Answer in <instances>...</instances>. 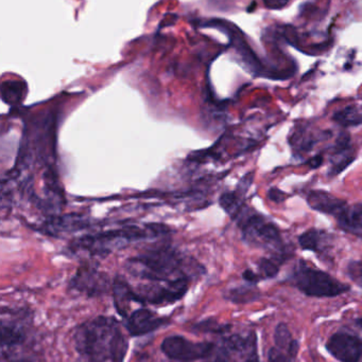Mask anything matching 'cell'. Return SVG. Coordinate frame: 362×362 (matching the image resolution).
I'll return each instance as SVG.
<instances>
[{"instance_id":"cell-1","label":"cell","mask_w":362,"mask_h":362,"mask_svg":"<svg viewBox=\"0 0 362 362\" xmlns=\"http://www.w3.org/2000/svg\"><path fill=\"white\" fill-rule=\"evenodd\" d=\"M74 348L84 362H123L129 340L115 317L98 316L74 329Z\"/></svg>"},{"instance_id":"cell-2","label":"cell","mask_w":362,"mask_h":362,"mask_svg":"<svg viewBox=\"0 0 362 362\" xmlns=\"http://www.w3.org/2000/svg\"><path fill=\"white\" fill-rule=\"evenodd\" d=\"M127 272L148 283H170L203 276L205 269L197 261L169 246L157 247L127 262Z\"/></svg>"},{"instance_id":"cell-3","label":"cell","mask_w":362,"mask_h":362,"mask_svg":"<svg viewBox=\"0 0 362 362\" xmlns=\"http://www.w3.org/2000/svg\"><path fill=\"white\" fill-rule=\"evenodd\" d=\"M167 233V228L159 223H151L145 227L127 226L120 229L82 236L72 245L70 250L74 253H89L91 257H106L113 251L125 248L132 243L159 238Z\"/></svg>"},{"instance_id":"cell-4","label":"cell","mask_w":362,"mask_h":362,"mask_svg":"<svg viewBox=\"0 0 362 362\" xmlns=\"http://www.w3.org/2000/svg\"><path fill=\"white\" fill-rule=\"evenodd\" d=\"M233 219L237 221L242 238L251 246L270 249L276 252V257L286 259L280 229L265 216L244 204Z\"/></svg>"},{"instance_id":"cell-5","label":"cell","mask_w":362,"mask_h":362,"mask_svg":"<svg viewBox=\"0 0 362 362\" xmlns=\"http://www.w3.org/2000/svg\"><path fill=\"white\" fill-rule=\"evenodd\" d=\"M295 288L307 297L334 298L351 291V286L340 282L323 270L300 262L290 276Z\"/></svg>"},{"instance_id":"cell-6","label":"cell","mask_w":362,"mask_h":362,"mask_svg":"<svg viewBox=\"0 0 362 362\" xmlns=\"http://www.w3.org/2000/svg\"><path fill=\"white\" fill-rule=\"evenodd\" d=\"M206 362H261L259 356V344L255 332L247 335H222L216 341L212 357Z\"/></svg>"},{"instance_id":"cell-7","label":"cell","mask_w":362,"mask_h":362,"mask_svg":"<svg viewBox=\"0 0 362 362\" xmlns=\"http://www.w3.org/2000/svg\"><path fill=\"white\" fill-rule=\"evenodd\" d=\"M191 279H180L170 283H147L133 287V303L154 306L171 305L180 301L189 291Z\"/></svg>"},{"instance_id":"cell-8","label":"cell","mask_w":362,"mask_h":362,"mask_svg":"<svg viewBox=\"0 0 362 362\" xmlns=\"http://www.w3.org/2000/svg\"><path fill=\"white\" fill-rule=\"evenodd\" d=\"M216 341L195 342L183 336H169L163 340L161 351L170 361L206 362L214 353Z\"/></svg>"},{"instance_id":"cell-9","label":"cell","mask_w":362,"mask_h":362,"mask_svg":"<svg viewBox=\"0 0 362 362\" xmlns=\"http://www.w3.org/2000/svg\"><path fill=\"white\" fill-rule=\"evenodd\" d=\"M113 283L103 272L91 265H84L77 270L69 282L70 291H76L87 298H97L106 295L112 288Z\"/></svg>"},{"instance_id":"cell-10","label":"cell","mask_w":362,"mask_h":362,"mask_svg":"<svg viewBox=\"0 0 362 362\" xmlns=\"http://www.w3.org/2000/svg\"><path fill=\"white\" fill-rule=\"evenodd\" d=\"M327 352L340 362H359L362 358V338L352 334H334L325 344Z\"/></svg>"},{"instance_id":"cell-11","label":"cell","mask_w":362,"mask_h":362,"mask_svg":"<svg viewBox=\"0 0 362 362\" xmlns=\"http://www.w3.org/2000/svg\"><path fill=\"white\" fill-rule=\"evenodd\" d=\"M171 323L169 317H161L146 308H138L125 318V327L132 337H142Z\"/></svg>"},{"instance_id":"cell-12","label":"cell","mask_w":362,"mask_h":362,"mask_svg":"<svg viewBox=\"0 0 362 362\" xmlns=\"http://www.w3.org/2000/svg\"><path fill=\"white\" fill-rule=\"evenodd\" d=\"M354 160L355 154L352 144H351L350 135L341 133L338 136L335 146L332 150V167L329 170V175H339Z\"/></svg>"},{"instance_id":"cell-13","label":"cell","mask_w":362,"mask_h":362,"mask_svg":"<svg viewBox=\"0 0 362 362\" xmlns=\"http://www.w3.org/2000/svg\"><path fill=\"white\" fill-rule=\"evenodd\" d=\"M307 202L312 210L318 211L323 214L331 215L335 218L341 214L342 211L349 204L346 200L336 197L322 189H315L310 192L307 196Z\"/></svg>"},{"instance_id":"cell-14","label":"cell","mask_w":362,"mask_h":362,"mask_svg":"<svg viewBox=\"0 0 362 362\" xmlns=\"http://www.w3.org/2000/svg\"><path fill=\"white\" fill-rule=\"evenodd\" d=\"M112 293L117 313L123 318H127L130 315L131 303H133V286H131L123 276H116L113 281Z\"/></svg>"},{"instance_id":"cell-15","label":"cell","mask_w":362,"mask_h":362,"mask_svg":"<svg viewBox=\"0 0 362 362\" xmlns=\"http://www.w3.org/2000/svg\"><path fill=\"white\" fill-rule=\"evenodd\" d=\"M320 138V134L318 135L314 131H310L305 125H300L291 133L289 144L295 151V155H304L312 150Z\"/></svg>"},{"instance_id":"cell-16","label":"cell","mask_w":362,"mask_h":362,"mask_svg":"<svg viewBox=\"0 0 362 362\" xmlns=\"http://www.w3.org/2000/svg\"><path fill=\"white\" fill-rule=\"evenodd\" d=\"M336 219L340 229L354 235L362 236V204H348Z\"/></svg>"},{"instance_id":"cell-17","label":"cell","mask_w":362,"mask_h":362,"mask_svg":"<svg viewBox=\"0 0 362 362\" xmlns=\"http://www.w3.org/2000/svg\"><path fill=\"white\" fill-rule=\"evenodd\" d=\"M274 346L286 353L293 358H298L299 354L300 344L289 329L286 323H278L274 329Z\"/></svg>"},{"instance_id":"cell-18","label":"cell","mask_w":362,"mask_h":362,"mask_svg":"<svg viewBox=\"0 0 362 362\" xmlns=\"http://www.w3.org/2000/svg\"><path fill=\"white\" fill-rule=\"evenodd\" d=\"M89 226L84 217L78 215H68V216H60L50 221L48 228L52 231L60 233H68V232L79 231L85 229Z\"/></svg>"},{"instance_id":"cell-19","label":"cell","mask_w":362,"mask_h":362,"mask_svg":"<svg viewBox=\"0 0 362 362\" xmlns=\"http://www.w3.org/2000/svg\"><path fill=\"white\" fill-rule=\"evenodd\" d=\"M261 297V293L255 285L250 286H239L227 291L225 299L235 304H247L257 301Z\"/></svg>"},{"instance_id":"cell-20","label":"cell","mask_w":362,"mask_h":362,"mask_svg":"<svg viewBox=\"0 0 362 362\" xmlns=\"http://www.w3.org/2000/svg\"><path fill=\"white\" fill-rule=\"evenodd\" d=\"M327 238V233L318 229H310L304 232L299 238V244L303 250L321 252L323 240Z\"/></svg>"},{"instance_id":"cell-21","label":"cell","mask_w":362,"mask_h":362,"mask_svg":"<svg viewBox=\"0 0 362 362\" xmlns=\"http://www.w3.org/2000/svg\"><path fill=\"white\" fill-rule=\"evenodd\" d=\"M334 120L344 127L362 124V110L356 106H348L334 115Z\"/></svg>"},{"instance_id":"cell-22","label":"cell","mask_w":362,"mask_h":362,"mask_svg":"<svg viewBox=\"0 0 362 362\" xmlns=\"http://www.w3.org/2000/svg\"><path fill=\"white\" fill-rule=\"evenodd\" d=\"M284 259L280 257H263L259 263V276L261 279H273L280 272L281 264Z\"/></svg>"},{"instance_id":"cell-23","label":"cell","mask_w":362,"mask_h":362,"mask_svg":"<svg viewBox=\"0 0 362 362\" xmlns=\"http://www.w3.org/2000/svg\"><path fill=\"white\" fill-rule=\"evenodd\" d=\"M231 329V325H227V323L223 325V323H219L218 321L213 320V319H206V320L201 321V322L193 325V329H195L196 332H200V333L204 334H213V335L218 336H222L230 333Z\"/></svg>"},{"instance_id":"cell-24","label":"cell","mask_w":362,"mask_h":362,"mask_svg":"<svg viewBox=\"0 0 362 362\" xmlns=\"http://www.w3.org/2000/svg\"><path fill=\"white\" fill-rule=\"evenodd\" d=\"M1 362H38L35 355L26 348L1 351Z\"/></svg>"},{"instance_id":"cell-25","label":"cell","mask_w":362,"mask_h":362,"mask_svg":"<svg viewBox=\"0 0 362 362\" xmlns=\"http://www.w3.org/2000/svg\"><path fill=\"white\" fill-rule=\"evenodd\" d=\"M349 278L362 288V262H351L346 268Z\"/></svg>"},{"instance_id":"cell-26","label":"cell","mask_w":362,"mask_h":362,"mask_svg":"<svg viewBox=\"0 0 362 362\" xmlns=\"http://www.w3.org/2000/svg\"><path fill=\"white\" fill-rule=\"evenodd\" d=\"M297 359L289 356L286 353L278 350L276 346H272L268 352V362H295Z\"/></svg>"},{"instance_id":"cell-27","label":"cell","mask_w":362,"mask_h":362,"mask_svg":"<svg viewBox=\"0 0 362 362\" xmlns=\"http://www.w3.org/2000/svg\"><path fill=\"white\" fill-rule=\"evenodd\" d=\"M253 180H254V173H248L244 176L242 180L238 183L237 192L240 195H246L248 189H250L251 185H252Z\"/></svg>"},{"instance_id":"cell-28","label":"cell","mask_w":362,"mask_h":362,"mask_svg":"<svg viewBox=\"0 0 362 362\" xmlns=\"http://www.w3.org/2000/svg\"><path fill=\"white\" fill-rule=\"evenodd\" d=\"M268 197L272 202H276V204H281V202H285L288 197L286 193L282 189H278V187H271L268 191Z\"/></svg>"},{"instance_id":"cell-29","label":"cell","mask_w":362,"mask_h":362,"mask_svg":"<svg viewBox=\"0 0 362 362\" xmlns=\"http://www.w3.org/2000/svg\"><path fill=\"white\" fill-rule=\"evenodd\" d=\"M242 278H244V280L248 282L249 284L252 285H256L259 281L263 280L261 276H259V274H256V272L251 269H247L246 272L242 274Z\"/></svg>"},{"instance_id":"cell-30","label":"cell","mask_w":362,"mask_h":362,"mask_svg":"<svg viewBox=\"0 0 362 362\" xmlns=\"http://www.w3.org/2000/svg\"><path fill=\"white\" fill-rule=\"evenodd\" d=\"M323 161H324V158H323L322 155H318V156L312 157L308 161V165H310V169H318L319 167L322 165Z\"/></svg>"},{"instance_id":"cell-31","label":"cell","mask_w":362,"mask_h":362,"mask_svg":"<svg viewBox=\"0 0 362 362\" xmlns=\"http://www.w3.org/2000/svg\"><path fill=\"white\" fill-rule=\"evenodd\" d=\"M354 325L358 327L361 331H362V317H359V318L355 319Z\"/></svg>"}]
</instances>
